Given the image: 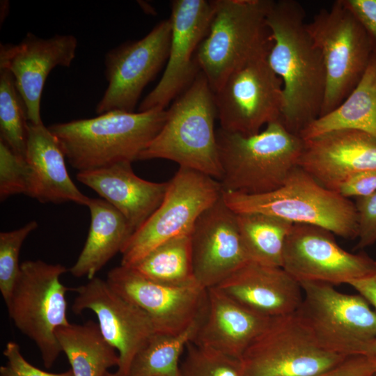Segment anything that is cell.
<instances>
[{
  "label": "cell",
  "instance_id": "obj_7",
  "mask_svg": "<svg viewBox=\"0 0 376 376\" xmlns=\"http://www.w3.org/2000/svg\"><path fill=\"white\" fill-rule=\"evenodd\" d=\"M68 272L61 264L26 260L6 303L17 329L37 346L45 366L51 368L62 352L56 336L58 328L70 324L65 286L61 276Z\"/></svg>",
  "mask_w": 376,
  "mask_h": 376
},
{
  "label": "cell",
  "instance_id": "obj_31",
  "mask_svg": "<svg viewBox=\"0 0 376 376\" xmlns=\"http://www.w3.org/2000/svg\"><path fill=\"white\" fill-rule=\"evenodd\" d=\"M28 123L26 109L12 74L0 68V139L24 158Z\"/></svg>",
  "mask_w": 376,
  "mask_h": 376
},
{
  "label": "cell",
  "instance_id": "obj_32",
  "mask_svg": "<svg viewBox=\"0 0 376 376\" xmlns=\"http://www.w3.org/2000/svg\"><path fill=\"white\" fill-rule=\"evenodd\" d=\"M180 376H244L240 359L189 342Z\"/></svg>",
  "mask_w": 376,
  "mask_h": 376
},
{
  "label": "cell",
  "instance_id": "obj_18",
  "mask_svg": "<svg viewBox=\"0 0 376 376\" xmlns=\"http://www.w3.org/2000/svg\"><path fill=\"white\" fill-rule=\"evenodd\" d=\"M190 236L195 278L204 288L217 286L251 260L236 213L222 196L199 216Z\"/></svg>",
  "mask_w": 376,
  "mask_h": 376
},
{
  "label": "cell",
  "instance_id": "obj_36",
  "mask_svg": "<svg viewBox=\"0 0 376 376\" xmlns=\"http://www.w3.org/2000/svg\"><path fill=\"white\" fill-rule=\"evenodd\" d=\"M3 354L7 359V365L17 376H74L71 369L61 373H52L33 366L24 359L19 345L14 341L7 343Z\"/></svg>",
  "mask_w": 376,
  "mask_h": 376
},
{
  "label": "cell",
  "instance_id": "obj_15",
  "mask_svg": "<svg viewBox=\"0 0 376 376\" xmlns=\"http://www.w3.org/2000/svg\"><path fill=\"white\" fill-rule=\"evenodd\" d=\"M72 290L77 294L72 306L73 313L93 311L102 334L118 354L117 369L107 376H128L136 355L156 333L151 319L113 290L107 280L99 277L95 276Z\"/></svg>",
  "mask_w": 376,
  "mask_h": 376
},
{
  "label": "cell",
  "instance_id": "obj_28",
  "mask_svg": "<svg viewBox=\"0 0 376 376\" xmlns=\"http://www.w3.org/2000/svg\"><path fill=\"white\" fill-rule=\"evenodd\" d=\"M236 215L249 259L264 265L282 267L285 240L294 224L263 213H236Z\"/></svg>",
  "mask_w": 376,
  "mask_h": 376
},
{
  "label": "cell",
  "instance_id": "obj_12",
  "mask_svg": "<svg viewBox=\"0 0 376 376\" xmlns=\"http://www.w3.org/2000/svg\"><path fill=\"white\" fill-rule=\"evenodd\" d=\"M267 56L251 59L235 70L213 93L222 130L250 136L281 120L283 84L269 65Z\"/></svg>",
  "mask_w": 376,
  "mask_h": 376
},
{
  "label": "cell",
  "instance_id": "obj_4",
  "mask_svg": "<svg viewBox=\"0 0 376 376\" xmlns=\"http://www.w3.org/2000/svg\"><path fill=\"white\" fill-rule=\"evenodd\" d=\"M166 111L164 125L139 160L169 159L220 181L214 128L217 109L213 91L201 71Z\"/></svg>",
  "mask_w": 376,
  "mask_h": 376
},
{
  "label": "cell",
  "instance_id": "obj_37",
  "mask_svg": "<svg viewBox=\"0 0 376 376\" xmlns=\"http://www.w3.org/2000/svg\"><path fill=\"white\" fill-rule=\"evenodd\" d=\"M376 191V169L358 172L347 178L337 192L345 198L368 196Z\"/></svg>",
  "mask_w": 376,
  "mask_h": 376
},
{
  "label": "cell",
  "instance_id": "obj_13",
  "mask_svg": "<svg viewBox=\"0 0 376 376\" xmlns=\"http://www.w3.org/2000/svg\"><path fill=\"white\" fill-rule=\"evenodd\" d=\"M171 37V19L159 22L143 38L125 42L105 56L107 87L96 113L134 112L142 91L167 61Z\"/></svg>",
  "mask_w": 376,
  "mask_h": 376
},
{
  "label": "cell",
  "instance_id": "obj_9",
  "mask_svg": "<svg viewBox=\"0 0 376 376\" xmlns=\"http://www.w3.org/2000/svg\"><path fill=\"white\" fill-rule=\"evenodd\" d=\"M219 181L180 167L158 208L130 237L121 251L120 265L131 267L160 244L191 234L199 216L221 196Z\"/></svg>",
  "mask_w": 376,
  "mask_h": 376
},
{
  "label": "cell",
  "instance_id": "obj_35",
  "mask_svg": "<svg viewBox=\"0 0 376 376\" xmlns=\"http://www.w3.org/2000/svg\"><path fill=\"white\" fill-rule=\"evenodd\" d=\"M358 217L357 248L363 249L376 243V191L357 198L354 203Z\"/></svg>",
  "mask_w": 376,
  "mask_h": 376
},
{
  "label": "cell",
  "instance_id": "obj_6",
  "mask_svg": "<svg viewBox=\"0 0 376 376\" xmlns=\"http://www.w3.org/2000/svg\"><path fill=\"white\" fill-rule=\"evenodd\" d=\"M222 198L234 212H258L326 228L346 239L357 237L358 217L350 199L320 185L295 166L283 185L272 191L248 195L223 191Z\"/></svg>",
  "mask_w": 376,
  "mask_h": 376
},
{
  "label": "cell",
  "instance_id": "obj_17",
  "mask_svg": "<svg viewBox=\"0 0 376 376\" xmlns=\"http://www.w3.org/2000/svg\"><path fill=\"white\" fill-rule=\"evenodd\" d=\"M106 280L113 290L148 314L157 333L181 334L207 306V289L198 284L185 287L164 285L123 265L111 269Z\"/></svg>",
  "mask_w": 376,
  "mask_h": 376
},
{
  "label": "cell",
  "instance_id": "obj_38",
  "mask_svg": "<svg viewBox=\"0 0 376 376\" xmlns=\"http://www.w3.org/2000/svg\"><path fill=\"white\" fill-rule=\"evenodd\" d=\"M356 17L376 49V0H342Z\"/></svg>",
  "mask_w": 376,
  "mask_h": 376
},
{
  "label": "cell",
  "instance_id": "obj_2",
  "mask_svg": "<svg viewBox=\"0 0 376 376\" xmlns=\"http://www.w3.org/2000/svg\"><path fill=\"white\" fill-rule=\"evenodd\" d=\"M166 109L112 111L48 127L78 172L139 160L164 125Z\"/></svg>",
  "mask_w": 376,
  "mask_h": 376
},
{
  "label": "cell",
  "instance_id": "obj_1",
  "mask_svg": "<svg viewBox=\"0 0 376 376\" xmlns=\"http://www.w3.org/2000/svg\"><path fill=\"white\" fill-rule=\"evenodd\" d=\"M305 17L299 1L279 0L274 1L267 19L272 41L267 60L283 84L281 121L298 136L320 116L327 85L324 60Z\"/></svg>",
  "mask_w": 376,
  "mask_h": 376
},
{
  "label": "cell",
  "instance_id": "obj_14",
  "mask_svg": "<svg viewBox=\"0 0 376 376\" xmlns=\"http://www.w3.org/2000/svg\"><path fill=\"white\" fill-rule=\"evenodd\" d=\"M282 267L299 283L335 285L372 274L376 260L364 253L345 251L324 228L294 224L285 240Z\"/></svg>",
  "mask_w": 376,
  "mask_h": 376
},
{
  "label": "cell",
  "instance_id": "obj_3",
  "mask_svg": "<svg viewBox=\"0 0 376 376\" xmlns=\"http://www.w3.org/2000/svg\"><path fill=\"white\" fill-rule=\"evenodd\" d=\"M222 171L223 191L263 194L281 187L297 166L304 140L281 120L260 132L244 136L219 128L216 131Z\"/></svg>",
  "mask_w": 376,
  "mask_h": 376
},
{
  "label": "cell",
  "instance_id": "obj_10",
  "mask_svg": "<svg viewBox=\"0 0 376 376\" xmlns=\"http://www.w3.org/2000/svg\"><path fill=\"white\" fill-rule=\"evenodd\" d=\"M299 283L303 299L295 313L322 347L346 357L360 355L376 338V311L361 295L324 283Z\"/></svg>",
  "mask_w": 376,
  "mask_h": 376
},
{
  "label": "cell",
  "instance_id": "obj_20",
  "mask_svg": "<svg viewBox=\"0 0 376 376\" xmlns=\"http://www.w3.org/2000/svg\"><path fill=\"white\" fill-rule=\"evenodd\" d=\"M297 166L337 191L351 175L376 169V138L359 130H338L304 140Z\"/></svg>",
  "mask_w": 376,
  "mask_h": 376
},
{
  "label": "cell",
  "instance_id": "obj_22",
  "mask_svg": "<svg viewBox=\"0 0 376 376\" xmlns=\"http://www.w3.org/2000/svg\"><path fill=\"white\" fill-rule=\"evenodd\" d=\"M77 178L119 211L133 233L158 208L169 187V181L154 182L139 178L130 162L78 172Z\"/></svg>",
  "mask_w": 376,
  "mask_h": 376
},
{
  "label": "cell",
  "instance_id": "obj_26",
  "mask_svg": "<svg viewBox=\"0 0 376 376\" xmlns=\"http://www.w3.org/2000/svg\"><path fill=\"white\" fill-rule=\"evenodd\" d=\"M338 130H354L376 138V50L357 86L334 110L318 117L299 134L309 139Z\"/></svg>",
  "mask_w": 376,
  "mask_h": 376
},
{
  "label": "cell",
  "instance_id": "obj_41",
  "mask_svg": "<svg viewBox=\"0 0 376 376\" xmlns=\"http://www.w3.org/2000/svg\"><path fill=\"white\" fill-rule=\"evenodd\" d=\"M360 355L376 360V338L368 341L361 351Z\"/></svg>",
  "mask_w": 376,
  "mask_h": 376
},
{
  "label": "cell",
  "instance_id": "obj_30",
  "mask_svg": "<svg viewBox=\"0 0 376 376\" xmlns=\"http://www.w3.org/2000/svg\"><path fill=\"white\" fill-rule=\"evenodd\" d=\"M205 310L180 334L155 333L136 355L128 376H180V358L194 339Z\"/></svg>",
  "mask_w": 376,
  "mask_h": 376
},
{
  "label": "cell",
  "instance_id": "obj_34",
  "mask_svg": "<svg viewBox=\"0 0 376 376\" xmlns=\"http://www.w3.org/2000/svg\"><path fill=\"white\" fill-rule=\"evenodd\" d=\"M31 172L25 158L15 153L0 139V198L24 194L29 196Z\"/></svg>",
  "mask_w": 376,
  "mask_h": 376
},
{
  "label": "cell",
  "instance_id": "obj_16",
  "mask_svg": "<svg viewBox=\"0 0 376 376\" xmlns=\"http://www.w3.org/2000/svg\"><path fill=\"white\" fill-rule=\"evenodd\" d=\"M213 15L211 1L174 0L171 3V37L165 70L158 84L144 97L139 111L165 109L183 93L201 71L197 49L207 36Z\"/></svg>",
  "mask_w": 376,
  "mask_h": 376
},
{
  "label": "cell",
  "instance_id": "obj_25",
  "mask_svg": "<svg viewBox=\"0 0 376 376\" xmlns=\"http://www.w3.org/2000/svg\"><path fill=\"white\" fill-rule=\"evenodd\" d=\"M91 225L84 246L70 272L88 280L118 252L133 234L122 214L103 198H90Z\"/></svg>",
  "mask_w": 376,
  "mask_h": 376
},
{
  "label": "cell",
  "instance_id": "obj_5",
  "mask_svg": "<svg viewBox=\"0 0 376 376\" xmlns=\"http://www.w3.org/2000/svg\"><path fill=\"white\" fill-rule=\"evenodd\" d=\"M213 15L196 61L215 93L228 75L267 55L272 41L267 16L272 0H213Z\"/></svg>",
  "mask_w": 376,
  "mask_h": 376
},
{
  "label": "cell",
  "instance_id": "obj_23",
  "mask_svg": "<svg viewBox=\"0 0 376 376\" xmlns=\"http://www.w3.org/2000/svg\"><path fill=\"white\" fill-rule=\"evenodd\" d=\"M207 295L205 313L191 342L241 360L272 318L248 309L216 288L207 289Z\"/></svg>",
  "mask_w": 376,
  "mask_h": 376
},
{
  "label": "cell",
  "instance_id": "obj_27",
  "mask_svg": "<svg viewBox=\"0 0 376 376\" xmlns=\"http://www.w3.org/2000/svg\"><path fill=\"white\" fill-rule=\"evenodd\" d=\"M56 336L74 376H107L109 368L118 365L117 351L92 320L61 327Z\"/></svg>",
  "mask_w": 376,
  "mask_h": 376
},
{
  "label": "cell",
  "instance_id": "obj_40",
  "mask_svg": "<svg viewBox=\"0 0 376 376\" xmlns=\"http://www.w3.org/2000/svg\"><path fill=\"white\" fill-rule=\"evenodd\" d=\"M348 285L373 305L376 311V270L369 276L350 281Z\"/></svg>",
  "mask_w": 376,
  "mask_h": 376
},
{
  "label": "cell",
  "instance_id": "obj_11",
  "mask_svg": "<svg viewBox=\"0 0 376 376\" xmlns=\"http://www.w3.org/2000/svg\"><path fill=\"white\" fill-rule=\"evenodd\" d=\"M347 357L322 347L294 313L272 318L241 362L244 376H315Z\"/></svg>",
  "mask_w": 376,
  "mask_h": 376
},
{
  "label": "cell",
  "instance_id": "obj_43",
  "mask_svg": "<svg viewBox=\"0 0 376 376\" xmlns=\"http://www.w3.org/2000/svg\"><path fill=\"white\" fill-rule=\"evenodd\" d=\"M370 376H376V373H374L373 375H370Z\"/></svg>",
  "mask_w": 376,
  "mask_h": 376
},
{
  "label": "cell",
  "instance_id": "obj_42",
  "mask_svg": "<svg viewBox=\"0 0 376 376\" xmlns=\"http://www.w3.org/2000/svg\"><path fill=\"white\" fill-rule=\"evenodd\" d=\"M0 376H17L12 368L6 365L0 367Z\"/></svg>",
  "mask_w": 376,
  "mask_h": 376
},
{
  "label": "cell",
  "instance_id": "obj_8",
  "mask_svg": "<svg viewBox=\"0 0 376 376\" xmlns=\"http://www.w3.org/2000/svg\"><path fill=\"white\" fill-rule=\"evenodd\" d=\"M306 29L322 54L325 67L322 116L338 107L357 86L376 49L342 0L335 1L330 8L319 10L306 23Z\"/></svg>",
  "mask_w": 376,
  "mask_h": 376
},
{
  "label": "cell",
  "instance_id": "obj_39",
  "mask_svg": "<svg viewBox=\"0 0 376 376\" xmlns=\"http://www.w3.org/2000/svg\"><path fill=\"white\" fill-rule=\"evenodd\" d=\"M375 373V359L354 355L348 357L336 367L315 376H370Z\"/></svg>",
  "mask_w": 376,
  "mask_h": 376
},
{
  "label": "cell",
  "instance_id": "obj_24",
  "mask_svg": "<svg viewBox=\"0 0 376 376\" xmlns=\"http://www.w3.org/2000/svg\"><path fill=\"white\" fill-rule=\"evenodd\" d=\"M56 137L43 123H29L25 159L31 172L29 196L40 203L74 202L87 206L91 198L71 180Z\"/></svg>",
  "mask_w": 376,
  "mask_h": 376
},
{
  "label": "cell",
  "instance_id": "obj_33",
  "mask_svg": "<svg viewBox=\"0 0 376 376\" xmlns=\"http://www.w3.org/2000/svg\"><path fill=\"white\" fill-rule=\"evenodd\" d=\"M38 228L31 221L22 227L0 233V292L5 301H8L19 273V252L27 236Z\"/></svg>",
  "mask_w": 376,
  "mask_h": 376
},
{
  "label": "cell",
  "instance_id": "obj_21",
  "mask_svg": "<svg viewBox=\"0 0 376 376\" xmlns=\"http://www.w3.org/2000/svg\"><path fill=\"white\" fill-rule=\"evenodd\" d=\"M214 288L248 309L269 318L295 313L303 299L300 283L283 267L251 260Z\"/></svg>",
  "mask_w": 376,
  "mask_h": 376
},
{
  "label": "cell",
  "instance_id": "obj_19",
  "mask_svg": "<svg viewBox=\"0 0 376 376\" xmlns=\"http://www.w3.org/2000/svg\"><path fill=\"white\" fill-rule=\"evenodd\" d=\"M77 47V40L72 35L42 38L31 32L19 44H1L0 68L12 74L24 101L29 123H42L40 102L46 79L54 68L70 66Z\"/></svg>",
  "mask_w": 376,
  "mask_h": 376
},
{
  "label": "cell",
  "instance_id": "obj_29",
  "mask_svg": "<svg viewBox=\"0 0 376 376\" xmlns=\"http://www.w3.org/2000/svg\"><path fill=\"white\" fill-rule=\"evenodd\" d=\"M130 267L143 277L164 285L185 287L198 284L194 272L190 234L160 244Z\"/></svg>",
  "mask_w": 376,
  "mask_h": 376
}]
</instances>
